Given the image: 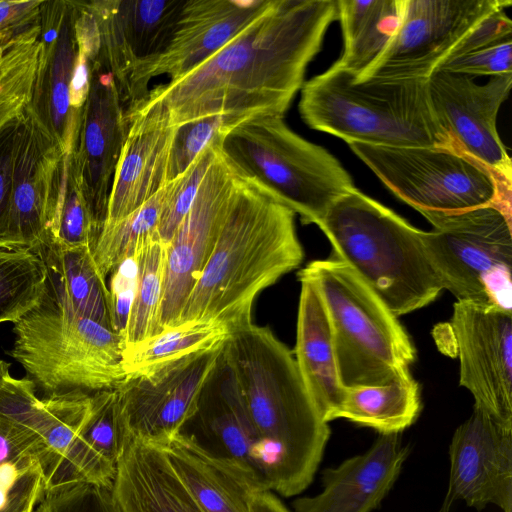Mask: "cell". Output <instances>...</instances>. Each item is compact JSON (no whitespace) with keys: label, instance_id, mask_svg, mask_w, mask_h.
Here are the masks:
<instances>
[{"label":"cell","instance_id":"44dd1931","mask_svg":"<svg viewBox=\"0 0 512 512\" xmlns=\"http://www.w3.org/2000/svg\"><path fill=\"white\" fill-rule=\"evenodd\" d=\"M128 129L115 169L104 226L134 212L166 185L173 126L165 103L149 91L126 111Z\"/></svg>","mask_w":512,"mask_h":512},{"label":"cell","instance_id":"8992f818","mask_svg":"<svg viewBox=\"0 0 512 512\" xmlns=\"http://www.w3.org/2000/svg\"><path fill=\"white\" fill-rule=\"evenodd\" d=\"M9 355L44 397L113 390L126 377L121 337L76 313L47 281L39 302L13 323Z\"/></svg>","mask_w":512,"mask_h":512},{"label":"cell","instance_id":"7a4b0ae2","mask_svg":"<svg viewBox=\"0 0 512 512\" xmlns=\"http://www.w3.org/2000/svg\"><path fill=\"white\" fill-rule=\"evenodd\" d=\"M256 436L261 482L284 497L313 481L330 438L300 374L294 353L273 332L253 323L224 343Z\"/></svg>","mask_w":512,"mask_h":512},{"label":"cell","instance_id":"8d00e7d4","mask_svg":"<svg viewBox=\"0 0 512 512\" xmlns=\"http://www.w3.org/2000/svg\"><path fill=\"white\" fill-rule=\"evenodd\" d=\"M164 197V187L131 214L104 226L93 251L94 262L106 279L124 259L136 253L137 244L156 231Z\"/></svg>","mask_w":512,"mask_h":512},{"label":"cell","instance_id":"e0dca14e","mask_svg":"<svg viewBox=\"0 0 512 512\" xmlns=\"http://www.w3.org/2000/svg\"><path fill=\"white\" fill-rule=\"evenodd\" d=\"M235 182L236 174L220 150L205 174L190 210L167 244L157 334L176 326L213 251Z\"/></svg>","mask_w":512,"mask_h":512},{"label":"cell","instance_id":"5bb4252c","mask_svg":"<svg viewBox=\"0 0 512 512\" xmlns=\"http://www.w3.org/2000/svg\"><path fill=\"white\" fill-rule=\"evenodd\" d=\"M510 0H403L399 26L360 79L427 80L480 20Z\"/></svg>","mask_w":512,"mask_h":512},{"label":"cell","instance_id":"7c38bea8","mask_svg":"<svg viewBox=\"0 0 512 512\" xmlns=\"http://www.w3.org/2000/svg\"><path fill=\"white\" fill-rule=\"evenodd\" d=\"M184 2H88L100 33L97 61L112 74L126 111L147 97L151 69L172 38Z\"/></svg>","mask_w":512,"mask_h":512},{"label":"cell","instance_id":"7dc6e473","mask_svg":"<svg viewBox=\"0 0 512 512\" xmlns=\"http://www.w3.org/2000/svg\"><path fill=\"white\" fill-rule=\"evenodd\" d=\"M44 2L0 1V40H11L38 24Z\"/></svg>","mask_w":512,"mask_h":512},{"label":"cell","instance_id":"74e56055","mask_svg":"<svg viewBox=\"0 0 512 512\" xmlns=\"http://www.w3.org/2000/svg\"><path fill=\"white\" fill-rule=\"evenodd\" d=\"M78 435L93 453L116 468L126 443V433L114 389L91 395L90 408Z\"/></svg>","mask_w":512,"mask_h":512},{"label":"cell","instance_id":"8fae6325","mask_svg":"<svg viewBox=\"0 0 512 512\" xmlns=\"http://www.w3.org/2000/svg\"><path fill=\"white\" fill-rule=\"evenodd\" d=\"M91 395L72 392L39 398L29 379L15 378L9 370L0 378V414L40 441L46 490L76 482L112 488L116 468L93 453L78 435Z\"/></svg>","mask_w":512,"mask_h":512},{"label":"cell","instance_id":"2e32d148","mask_svg":"<svg viewBox=\"0 0 512 512\" xmlns=\"http://www.w3.org/2000/svg\"><path fill=\"white\" fill-rule=\"evenodd\" d=\"M450 326L460 385L475 407L512 429V313L457 301Z\"/></svg>","mask_w":512,"mask_h":512},{"label":"cell","instance_id":"1f68e13d","mask_svg":"<svg viewBox=\"0 0 512 512\" xmlns=\"http://www.w3.org/2000/svg\"><path fill=\"white\" fill-rule=\"evenodd\" d=\"M44 55L41 21L11 40H0V132L32 102Z\"/></svg>","mask_w":512,"mask_h":512},{"label":"cell","instance_id":"9a60e30c","mask_svg":"<svg viewBox=\"0 0 512 512\" xmlns=\"http://www.w3.org/2000/svg\"><path fill=\"white\" fill-rule=\"evenodd\" d=\"M63 165L60 146L30 103L15 136L5 249L35 253L45 243L58 205Z\"/></svg>","mask_w":512,"mask_h":512},{"label":"cell","instance_id":"4316f807","mask_svg":"<svg viewBox=\"0 0 512 512\" xmlns=\"http://www.w3.org/2000/svg\"><path fill=\"white\" fill-rule=\"evenodd\" d=\"M112 493L121 512H204L157 446L126 438Z\"/></svg>","mask_w":512,"mask_h":512},{"label":"cell","instance_id":"f1b7e54d","mask_svg":"<svg viewBox=\"0 0 512 512\" xmlns=\"http://www.w3.org/2000/svg\"><path fill=\"white\" fill-rule=\"evenodd\" d=\"M35 253L47 281L76 313L111 328L108 286L91 249L47 241Z\"/></svg>","mask_w":512,"mask_h":512},{"label":"cell","instance_id":"ab89813d","mask_svg":"<svg viewBox=\"0 0 512 512\" xmlns=\"http://www.w3.org/2000/svg\"><path fill=\"white\" fill-rule=\"evenodd\" d=\"M220 152V146H211L202 152L179 177L164 186V197L156 233L168 244L178 226L190 210L200 184Z\"/></svg>","mask_w":512,"mask_h":512},{"label":"cell","instance_id":"9c48e42d","mask_svg":"<svg viewBox=\"0 0 512 512\" xmlns=\"http://www.w3.org/2000/svg\"><path fill=\"white\" fill-rule=\"evenodd\" d=\"M426 256L443 289L460 302L512 313L511 212L486 205L455 213H421Z\"/></svg>","mask_w":512,"mask_h":512},{"label":"cell","instance_id":"681fc988","mask_svg":"<svg viewBox=\"0 0 512 512\" xmlns=\"http://www.w3.org/2000/svg\"><path fill=\"white\" fill-rule=\"evenodd\" d=\"M252 512H291L270 490L256 492L251 500Z\"/></svg>","mask_w":512,"mask_h":512},{"label":"cell","instance_id":"52a82bcc","mask_svg":"<svg viewBox=\"0 0 512 512\" xmlns=\"http://www.w3.org/2000/svg\"><path fill=\"white\" fill-rule=\"evenodd\" d=\"M221 154L234 173L318 224L332 203L353 190L350 174L326 149L293 132L281 116H259L233 127Z\"/></svg>","mask_w":512,"mask_h":512},{"label":"cell","instance_id":"6da1fadb","mask_svg":"<svg viewBox=\"0 0 512 512\" xmlns=\"http://www.w3.org/2000/svg\"><path fill=\"white\" fill-rule=\"evenodd\" d=\"M336 19L335 0H272L216 54L150 92L165 103L171 126L214 115L236 124L283 117Z\"/></svg>","mask_w":512,"mask_h":512},{"label":"cell","instance_id":"e575fe53","mask_svg":"<svg viewBox=\"0 0 512 512\" xmlns=\"http://www.w3.org/2000/svg\"><path fill=\"white\" fill-rule=\"evenodd\" d=\"M46 269L28 250L0 249V324L16 322L41 299Z\"/></svg>","mask_w":512,"mask_h":512},{"label":"cell","instance_id":"4fadbf2b","mask_svg":"<svg viewBox=\"0 0 512 512\" xmlns=\"http://www.w3.org/2000/svg\"><path fill=\"white\" fill-rule=\"evenodd\" d=\"M223 345L126 376L114 389L126 436L161 447L183 431Z\"/></svg>","mask_w":512,"mask_h":512},{"label":"cell","instance_id":"ffe728a7","mask_svg":"<svg viewBox=\"0 0 512 512\" xmlns=\"http://www.w3.org/2000/svg\"><path fill=\"white\" fill-rule=\"evenodd\" d=\"M127 129L126 109L114 78L96 61L91 64L90 91L82 113L73 162L85 199L103 227Z\"/></svg>","mask_w":512,"mask_h":512},{"label":"cell","instance_id":"d6986e66","mask_svg":"<svg viewBox=\"0 0 512 512\" xmlns=\"http://www.w3.org/2000/svg\"><path fill=\"white\" fill-rule=\"evenodd\" d=\"M447 492L438 512L455 502L484 509L493 504L512 512V429L478 407L454 432L449 446Z\"/></svg>","mask_w":512,"mask_h":512},{"label":"cell","instance_id":"603a6c76","mask_svg":"<svg viewBox=\"0 0 512 512\" xmlns=\"http://www.w3.org/2000/svg\"><path fill=\"white\" fill-rule=\"evenodd\" d=\"M408 453L400 433L379 434L366 452L323 470V490L297 498L294 512H372L394 486Z\"/></svg>","mask_w":512,"mask_h":512},{"label":"cell","instance_id":"277c9868","mask_svg":"<svg viewBox=\"0 0 512 512\" xmlns=\"http://www.w3.org/2000/svg\"><path fill=\"white\" fill-rule=\"evenodd\" d=\"M299 112L310 128L348 144L455 148L433 109L427 80L358 79L334 63L303 83Z\"/></svg>","mask_w":512,"mask_h":512},{"label":"cell","instance_id":"f546056e","mask_svg":"<svg viewBox=\"0 0 512 512\" xmlns=\"http://www.w3.org/2000/svg\"><path fill=\"white\" fill-rule=\"evenodd\" d=\"M402 4L403 0H338L344 50L335 63L362 78L394 36L401 20Z\"/></svg>","mask_w":512,"mask_h":512},{"label":"cell","instance_id":"f6af8a7d","mask_svg":"<svg viewBox=\"0 0 512 512\" xmlns=\"http://www.w3.org/2000/svg\"><path fill=\"white\" fill-rule=\"evenodd\" d=\"M507 39H512V22L504 9H498L484 17L466 33L446 59L484 49Z\"/></svg>","mask_w":512,"mask_h":512},{"label":"cell","instance_id":"7402d4cb","mask_svg":"<svg viewBox=\"0 0 512 512\" xmlns=\"http://www.w3.org/2000/svg\"><path fill=\"white\" fill-rule=\"evenodd\" d=\"M74 18V2H44L41 26L45 55L31 102L64 155L75 152L82 119L70 104L77 55Z\"/></svg>","mask_w":512,"mask_h":512},{"label":"cell","instance_id":"ee69618b","mask_svg":"<svg viewBox=\"0 0 512 512\" xmlns=\"http://www.w3.org/2000/svg\"><path fill=\"white\" fill-rule=\"evenodd\" d=\"M137 265L135 255L124 259L110 273L109 310L112 330L123 333L136 285Z\"/></svg>","mask_w":512,"mask_h":512},{"label":"cell","instance_id":"5b68a950","mask_svg":"<svg viewBox=\"0 0 512 512\" xmlns=\"http://www.w3.org/2000/svg\"><path fill=\"white\" fill-rule=\"evenodd\" d=\"M317 226L346 263L396 317L433 302L444 290L419 230L356 188L340 196Z\"/></svg>","mask_w":512,"mask_h":512},{"label":"cell","instance_id":"60d3db41","mask_svg":"<svg viewBox=\"0 0 512 512\" xmlns=\"http://www.w3.org/2000/svg\"><path fill=\"white\" fill-rule=\"evenodd\" d=\"M45 491L44 471L37 457L0 464V512L35 508Z\"/></svg>","mask_w":512,"mask_h":512},{"label":"cell","instance_id":"3957f363","mask_svg":"<svg viewBox=\"0 0 512 512\" xmlns=\"http://www.w3.org/2000/svg\"><path fill=\"white\" fill-rule=\"evenodd\" d=\"M304 258L295 213L236 175L213 248L177 325L216 322L230 331L252 323L256 297Z\"/></svg>","mask_w":512,"mask_h":512},{"label":"cell","instance_id":"30bf717a","mask_svg":"<svg viewBox=\"0 0 512 512\" xmlns=\"http://www.w3.org/2000/svg\"><path fill=\"white\" fill-rule=\"evenodd\" d=\"M348 145L395 196L420 213H455L486 205L511 212L512 184L460 150Z\"/></svg>","mask_w":512,"mask_h":512},{"label":"cell","instance_id":"7bdbcfd3","mask_svg":"<svg viewBox=\"0 0 512 512\" xmlns=\"http://www.w3.org/2000/svg\"><path fill=\"white\" fill-rule=\"evenodd\" d=\"M436 70L468 76L512 74V39L468 54L444 60Z\"/></svg>","mask_w":512,"mask_h":512},{"label":"cell","instance_id":"484cf974","mask_svg":"<svg viewBox=\"0 0 512 512\" xmlns=\"http://www.w3.org/2000/svg\"><path fill=\"white\" fill-rule=\"evenodd\" d=\"M195 418L206 440L199 442L241 465L264 488L256 436L223 347L201 391Z\"/></svg>","mask_w":512,"mask_h":512},{"label":"cell","instance_id":"b9f144b4","mask_svg":"<svg viewBox=\"0 0 512 512\" xmlns=\"http://www.w3.org/2000/svg\"><path fill=\"white\" fill-rule=\"evenodd\" d=\"M34 512H121L112 488L87 482L57 486L45 491Z\"/></svg>","mask_w":512,"mask_h":512},{"label":"cell","instance_id":"816d5d0a","mask_svg":"<svg viewBox=\"0 0 512 512\" xmlns=\"http://www.w3.org/2000/svg\"><path fill=\"white\" fill-rule=\"evenodd\" d=\"M34 509H35V508H32V509H29V510H27V511H25V512H34Z\"/></svg>","mask_w":512,"mask_h":512},{"label":"cell","instance_id":"cb8c5ba5","mask_svg":"<svg viewBox=\"0 0 512 512\" xmlns=\"http://www.w3.org/2000/svg\"><path fill=\"white\" fill-rule=\"evenodd\" d=\"M272 0H185L170 42L150 78L179 79L216 54L262 15Z\"/></svg>","mask_w":512,"mask_h":512},{"label":"cell","instance_id":"83f0119b","mask_svg":"<svg viewBox=\"0 0 512 512\" xmlns=\"http://www.w3.org/2000/svg\"><path fill=\"white\" fill-rule=\"evenodd\" d=\"M301 292L294 356L304 384L322 419H336L345 386L342 384L330 319L324 301L309 279L298 277Z\"/></svg>","mask_w":512,"mask_h":512},{"label":"cell","instance_id":"bcb514c9","mask_svg":"<svg viewBox=\"0 0 512 512\" xmlns=\"http://www.w3.org/2000/svg\"><path fill=\"white\" fill-rule=\"evenodd\" d=\"M19 119L0 132V249H5L12 194L14 144Z\"/></svg>","mask_w":512,"mask_h":512},{"label":"cell","instance_id":"c3c4849f","mask_svg":"<svg viewBox=\"0 0 512 512\" xmlns=\"http://www.w3.org/2000/svg\"><path fill=\"white\" fill-rule=\"evenodd\" d=\"M91 83V62L86 54L77 48V55L70 84V104L73 110L83 113Z\"/></svg>","mask_w":512,"mask_h":512},{"label":"cell","instance_id":"836d02e7","mask_svg":"<svg viewBox=\"0 0 512 512\" xmlns=\"http://www.w3.org/2000/svg\"><path fill=\"white\" fill-rule=\"evenodd\" d=\"M229 335V329L216 322H187L168 328L123 351L125 374H139L188 355L214 349L224 344Z\"/></svg>","mask_w":512,"mask_h":512},{"label":"cell","instance_id":"d590c367","mask_svg":"<svg viewBox=\"0 0 512 512\" xmlns=\"http://www.w3.org/2000/svg\"><path fill=\"white\" fill-rule=\"evenodd\" d=\"M103 225L94 216L81 189L73 154L64 155L63 175L55 216L47 241L94 251Z\"/></svg>","mask_w":512,"mask_h":512},{"label":"cell","instance_id":"d6a6232c","mask_svg":"<svg viewBox=\"0 0 512 512\" xmlns=\"http://www.w3.org/2000/svg\"><path fill=\"white\" fill-rule=\"evenodd\" d=\"M167 244L156 231L136 247V285L127 323L121 334L123 351L157 335V321L163 294Z\"/></svg>","mask_w":512,"mask_h":512},{"label":"cell","instance_id":"d4e9b609","mask_svg":"<svg viewBox=\"0 0 512 512\" xmlns=\"http://www.w3.org/2000/svg\"><path fill=\"white\" fill-rule=\"evenodd\" d=\"M159 448L204 512H252L253 495L265 490L241 465L211 452L192 434L181 431Z\"/></svg>","mask_w":512,"mask_h":512},{"label":"cell","instance_id":"4dcf8cb0","mask_svg":"<svg viewBox=\"0 0 512 512\" xmlns=\"http://www.w3.org/2000/svg\"><path fill=\"white\" fill-rule=\"evenodd\" d=\"M420 410V387L407 370L387 384L345 387L336 419L379 434L401 433L416 421Z\"/></svg>","mask_w":512,"mask_h":512},{"label":"cell","instance_id":"f35d334b","mask_svg":"<svg viewBox=\"0 0 512 512\" xmlns=\"http://www.w3.org/2000/svg\"><path fill=\"white\" fill-rule=\"evenodd\" d=\"M237 124L214 115L173 126L166 184L182 175L198 156L211 146H220L227 133Z\"/></svg>","mask_w":512,"mask_h":512},{"label":"cell","instance_id":"f907efd6","mask_svg":"<svg viewBox=\"0 0 512 512\" xmlns=\"http://www.w3.org/2000/svg\"><path fill=\"white\" fill-rule=\"evenodd\" d=\"M8 370H9V364L6 363L4 360L0 359V378Z\"/></svg>","mask_w":512,"mask_h":512},{"label":"cell","instance_id":"ac0fdd59","mask_svg":"<svg viewBox=\"0 0 512 512\" xmlns=\"http://www.w3.org/2000/svg\"><path fill=\"white\" fill-rule=\"evenodd\" d=\"M511 84L512 74L492 76L478 84L472 76L445 70H435L427 79L433 109L455 148L509 184L512 163L499 137L496 119Z\"/></svg>","mask_w":512,"mask_h":512},{"label":"cell","instance_id":"ba28073f","mask_svg":"<svg viewBox=\"0 0 512 512\" xmlns=\"http://www.w3.org/2000/svg\"><path fill=\"white\" fill-rule=\"evenodd\" d=\"M298 277L312 281L324 301L345 387L387 384L410 370L416 358L410 336L346 263L314 260Z\"/></svg>","mask_w":512,"mask_h":512}]
</instances>
